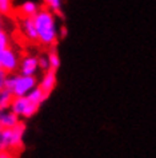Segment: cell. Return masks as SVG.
Here are the masks:
<instances>
[{"instance_id":"8992f818","label":"cell","mask_w":156,"mask_h":158,"mask_svg":"<svg viewBox=\"0 0 156 158\" xmlns=\"http://www.w3.org/2000/svg\"><path fill=\"white\" fill-rule=\"evenodd\" d=\"M56 83H57V79H56V71L53 70H47L44 75H43L41 81H40V87L43 91H44L47 95L49 97V94L53 91V89L56 87Z\"/></svg>"},{"instance_id":"4fadbf2b","label":"cell","mask_w":156,"mask_h":158,"mask_svg":"<svg viewBox=\"0 0 156 158\" xmlns=\"http://www.w3.org/2000/svg\"><path fill=\"white\" fill-rule=\"evenodd\" d=\"M47 58H48V63H49V70L56 71L60 67V56L55 50L49 51V52L47 54Z\"/></svg>"},{"instance_id":"5bb4252c","label":"cell","mask_w":156,"mask_h":158,"mask_svg":"<svg viewBox=\"0 0 156 158\" xmlns=\"http://www.w3.org/2000/svg\"><path fill=\"white\" fill-rule=\"evenodd\" d=\"M12 0H0V14L2 15H10L12 12Z\"/></svg>"},{"instance_id":"ba28073f","label":"cell","mask_w":156,"mask_h":158,"mask_svg":"<svg viewBox=\"0 0 156 158\" xmlns=\"http://www.w3.org/2000/svg\"><path fill=\"white\" fill-rule=\"evenodd\" d=\"M19 117L11 110H0V130L3 129H11L19 123Z\"/></svg>"},{"instance_id":"6da1fadb","label":"cell","mask_w":156,"mask_h":158,"mask_svg":"<svg viewBox=\"0 0 156 158\" xmlns=\"http://www.w3.org/2000/svg\"><path fill=\"white\" fill-rule=\"evenodd\" d=\"M33 22L36 26L37 42L43 46H55L59 40V26L56 14L48 8H40L33 16Z\"/></svg>"},{"instance_id":"7c38bea8","label":"cell","mask_w":156,"mask_h":158,"mask_svg":"<svg viewBox=\"0 0 156 158\" xmlns=\"http://www.w3.org/2000/svg\"><path fill=\"white\" fill-rule=\"evenodd\" d=\"M14 95L11 94L7 89H3L0 91V110H4V109H10V105L12 102Z\"/></svg>"},{"instance_id":"8fae6325","label":"cell","mask_w":156,"mask_h":158,"mask_svg":"<svg viewBox=\"0 0 156 158\" xmlns=\"http://www.w3.org/2000/svg\"><path fill=\"white\" fill-rule=\"evenodd\" d=\"M41 3L44 4V8H48L56 15L60 14L63 8V0H41Z\"/></svg>"},{"instance_id":"2e32d148","label":"cell","mask_w":156,"mask_h":158,"mask_svg":"<svg viewBox=\"0 0 156 158\" xmlns=\"http://www.w3.org/2000/svg\"><path fill=\"white\" fill-rule=\"evenodd\" d=\"M39 67H40V70H49V63H48V58H47V55H40L39 56Z\"/></svg>"},{"instance_id":"277c9868","label":"cell","mask_w":156,"mask_h":158,"mask_svg":"<svg viewBox=\"0 0 156 158\" xmlns=\"http://www.w3.org/2000/svg\"><path fill=\"white\" fill-rule=\"evenodd\" d=\"M19 64H20V58L15 50L7 47L0 51V69L3 71H6L7 74H14L19 70Z\"/></svg>"},{"instance_id":"9a60e30c","label":"cell","mask_w":156,"mask_h":158,"mask_svg":"<svg viewBox=\"0 0 156 158\" xmlns=\"http://www.w3.org/2000/svg\"><path fill=\"white\" fill-rule=\"evenodd\" d=\"M10 38L8 35H7V32L3 28H0V51H3L4 48H7V47H10Z\"/></svg>"},{"instance_id":"e0dca14e","label":"cell","mask_w":156,"mask_h":158,"mask_svg":"<svg viewBox=\"0 0 156 158\" xmlns=\"http://www.w3.org/2000/svg\"><path fill=\"white\" fill-rule=\"evenodd\" d=\"M10 74H7L6 71H3L0 69V91H2L3 89H6V82H7V78H8Z\"/></svg>"},{"instance_id":"5b68a950","label":"cell","mask_w":156,"mask_h":158,"mask_svg":"<svg viewBox=\"0 0 156 158\" xmlns=\"http://www.w3.org/2000/svg\"><path fill=\"white\" fill-rule=\"evenodd\" d=\"M40 70L39 67V56H33V55H27V56L20 59V64H19V71L23 75H35Z\"/></svg>"},{"instance_id":"9c48e42d","label":"cell","mask_w":156,"mask_h":158,"mask_svg":"<svg viewBox=\"0 0 156 158\" xmlns=\"http://www.w3.org/2000/svg\"><path fill=\"white\" fill-rule=\"evenodd\" d=\"M40 6L35 0H24L20 6H19V15L21 18H33L39 12Z\"/></svg>"},{"instance_id":"30bf717a","label":"cell","mask_w":156,"mask_h":158,"mask_svg":"<svg viewBox=\"0 0 156 158\" xmlns=\"http://www.w3.org/2000/svg\"><path fill=\"white\" fill-rule=\"evenodd\" d=\"M27 97L29 98V101H32L33 103H36V105H39V106H40V105L43 103V102H44V101L47 99V98H48V95H47V94H45L44 91H43V90H41L40 87H39V85H37L35 89L31 90L29 94H28Z\"/></svg>"},{"instance_id":"52a82bcc","label":"cell","mask_w":156,"mask_h":158,"mask_svg":"<svg viewBox=\"0 0 156 158\" xmlns=\"http://www.w3.org/2000/svg\"><path fill=\"white\" fill-rule=\"evenodd\" d=\"M20 28L25 39H28L29 42H37V32L33 18H21Z\"/></svg>"},{"instance_id":"3957f363","label":"cell","mask_w":156,"mask_h":158,"mask_svg":"<svg viewBox=\"0 0 156 158\" xmlns=\"http://www.w3.org/2000/svg\"><path fill=\"white\" fill-rule=\"evenodd\" d=\"M10 110L14 111L19 118H31L37 113L39 105L29 101L28 97H14L10 105Z\"/></svg>"},{"instance_id":"7a4b0ae2","label":"cell","mask_w":156,"mask_h":158,"mask_svg":"<svg viewBox=\"0 0 156 158\" xmlns=\"http://www.w3.org/2000/svg\"><path fill=\"white\" fill-rule=\"evenodd\" d=\"M37 86L36 78L32 75H8L6 82V89L14 97H27L32 89Z\"/></svg>"},{"instance_id":"ac0fdd59","label":"cell","mask_w":156,"mask_h":158,"mask_svg":"<svg viewBox=\"0 0 156 158\" xmlns=\"http://www.w3.org/2000/svg\"><path fill=\"white\" fill-rule=\"evenodd\" d=\"M0 158H16L12 150H0Z\"/></svg>"}]
</instances>
